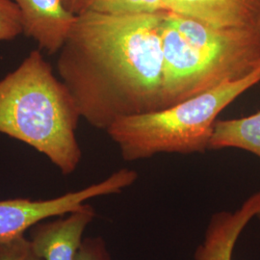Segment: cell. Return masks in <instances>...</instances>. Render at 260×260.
<instances>
[{
  "mask_svg": "<svg viewBox=\"0 0 260 260\" xmlns=\"http://www.w3.org/2000/svg\"><path fill=\"white\" fill-rule=\"evenodd\" d=\"M238 149L260 158V110L247 117L217 120L209 150Z\"/></svg>",
  "mask_w": 260,
  "mask_h": 260,
  "instance_id": "30bf717a",
  "label": "cell"
},
{
  "mask_svg": "<svg viewBox=\"0 0 260 260\" xmlns=\"http://www.w3.org/2000/svg\"><path fill=\"white\" fill-rule=\"evenodd\" d=\"M22 34L21 17L13 0H0V42H9Z\"/></svg>",
  "mask_w": 260,
  "mask_h": 260,
  "instance_id": "7c38bea8",
  "label": "cell"
},
{
  "mask_svg": "<svg viewBox=\"0 0 260 260\" xmlns=\"http://www.w3.org/2000/svg\"><path fill=\"white\" fill-rule=\"evenodd\" d=\"M75 16L87 13L135 14L165 10V0H63Z\"/></svg>",
  "mask_w": 260,
  "mask_h": 260,
  "instance_id": "8fae6325",
  "label": "cell"
},
{
  "mask_svg": "<svg viewBox=\"0 0 260 260\" xmlns=\"http://www.w3.org/2000/svg\"><path fill=\"white\" fill-rule=\"evenodd\" d=\"M165 11L76 16L57 71L94 128L162 109Z\"/></svg>",
  "mask_w": 260,
  "mask_h": 260,
  "instance_id": "6da1fadb",
  "label": "cell"
},
{
  "mask_svg": "<svg viewBox=\"0 0 260 260\" xmlns=\"http://www.w3.org/2000/svg\"><path fill=\"white\" fill-rule=\"evenodd\" d=\"M260 213V190L245 200L235 211L214 213L207 224L195 260H233V251L245 228Z\"/></svg>",
  "mask_w": 260,
  "mask_h": 260,
  "instance_id": "ba28073f",
  "label": "cell"
},
{
  "mask_svg": "<svg viewBox=\"0 0 260 260\" xmlns=\"http://www.w3.org/2000/svg\"><path fill=\"white\" fill-rule=\"evenodd\" d=\"M259 82L260 66L244 78L221 84L176 105L120 119L106 132L127 162L161 153H205L209 150L220 113Z\"/></svg>",
  "mask_w": 260,
  "mask_h": 260,
  "instance_id": "277c9868",
  "label": "cell"
},
{
  "mask_svg": "<svg viewBox=\"0 0 260 260\" xmlns=\"http://www.w3.org/2000/svg\"><path fill=\"white\" fill-rule=\"evenodd\" d=\"M165 10L217 27L260 30V0H165Z\"/></svg>",
  "mask_w": 260,
  "mask_h": 260,
  "instance_id": "9c48e42d",
  "label": "cell"
},
{
  "mask_svg": "<svg viewBox=\"0 0 260 260\" xmlns=\"http://www.w3.org/2000/svg\"><path fill=\"white\" fill-rule=\"evenodd\" d=\"M0 260H44L34 251L24 235L10 241L0 242Z\"/></svg>",
  "mask_w": 260,
  "mask_h": 260,
  "instance_id": "4fadbf2b",
  "label": "cell"
},
{
  "mask_svg": "<svg viewBox=\"0 0 260 260\" xmlns=\"http://www.w3.org/2000/svg\"><path fill=\"white\" fill-rule=\"evenodd\" d=\"M138 173L121 169L103 181L87 186L79 191L49 200L33 201L25 198L0 200V242L23 236L38 223L57 216H64L79 208L85 202L101 196L118 194L132 185Z\"/></svg>",
  "mask_w": 260,
  "mask_h": 260,
  "instance_id": "5b68a950",
  "label": "cell"
},
{
  "mask_svg": "<svg viewBox=\"0 0 260 260\" xmlns=\"http://www.w3.org/2000/svg\"><path fill=\"white\" fill-rule=\"evenodd\" d=\"M162 50L164 109L253 73L260 30L217 27L166 10Z\"/></svg>",
  "mask_w": 260,
  "mask_h": 260,
  "instance_id": "3957f363",
  "label": "cell"
},
{
  "mask_svg": "<svg viewBox=\"0 0 260 260\" xmlns=\"http://www.w3.org/2000/svg\"><path fill=\"white\" fill-rule=\"evenodd\" d=\"M21 17L22 34L39 48L53 55L64 46L76 16L66 8L63 0H13Z\"/></svg>",
  "mask_w": 260,
  "mask_h": 260,
  "instance_id": "52a82bcc",
  "label": "cell"
},
{
  "mask_svg": "<svg viewBox=\"0 0 260 260\" xmlns=\"http://www.w3.org/2000/svg\"><path fill=\"white\" fill-rule=\"evenodd\" d=\"M75 260H112L103 237H86L80 245Z\"/></svg>",
  "mask_w": 260,
  "mask_h": 260,
  "instance_id": "5bb4252c",
  "label": "cell"
},
{
  "mask_svg": "<svg viewBox=\"0 0 260 260\" xmlns=\"http://www.w3.org/2000/svg\"><path fill=\"white\" fill-rule=\"evenodd\" d=\"M94 217L93 206L83 204L66 218L35 224L28 239L34 251L44 260H75L84 232Z\"/></svg>",
  "mask_w": 260,
  "mask_h": 260,
  "instance_id": "8992f818",
  "label": "cell"
},
{
  "mask_svg": "<svg viewBox=\"0 0 260 260\" xmlns=\"http://www.w3.org/2000/svg\"><path fill=\"white\" fill-rule=\"evenodd\" d=\"M80 119L73 94L40 48L0 79V134L36 149L64 176L82 158L76 138Z\"/></svg>",
  "mask_w": 260,
  "mask_h": 260,
  "instance_id": "7a4b0ae2",
  "label": "cell"
},
{
  "mask_svg": "<svg viewBox=\"0 0 260 260\" xmlns=\"http://www.w3.org/2000/svg\"><path fill=\"white\" fill-rule=\"evenodd\" d=\"M257 218H258V220L260 221V213L257 215Z\"/></svg>",
  "mask_w": 260,
  "mask_h": 260,
  "instance_id": "9a60e30c",
  "label": "cell"
}]
</instances>
